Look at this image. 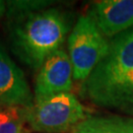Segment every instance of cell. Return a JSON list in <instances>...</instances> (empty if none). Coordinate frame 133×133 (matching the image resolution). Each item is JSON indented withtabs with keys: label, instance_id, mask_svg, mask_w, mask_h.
<instances>
[{
	"label": "cell",
	"instance_id": "6da1fadb",
	"mask_svg": "<svg viewBox=\"0 0 133 133\" xmlns=\"http://www.w3.org/2000/svg\"><path fill=\"white\" fill-rule=\"evenodd\" d=\"M84 91L98 105L133 112V28L119 34L87 78Z\"/></svg>",
	"mask_w": 133,
	"mask_h": 133
},
{
	"label": "cell",
	"instance_id": "7a4b0ae2",
	"mask_svg": "<svg viewBox=\"0 0 133 133\" xmlns=\"http://www.w3.org/2000/svg\"><path fill=\"white\" fill-rule=\"evenodd\" d=\"M68 32L64 16L54 9L36 12L20 20L11 33L14 52L33 68H41L59 49Z\"/></svg>",
	"mask_w": 133,
	"mask_h": 133
},
{
	"label": "cell",
	"instance_id": "3957f363",
	"mask_svg": "<svg viewBox=\"0 0 133 133\" xmlns=\"http://www.w3.org/2000/svg\"><path fill=\"white\" fill-rule=\"evenodd\" d=\"M68 48L74 79L86 81L108 54L109 43L90 16H82L69 36Z\"/></svg>",
	"mask_w": 133,
	"mask_h": 133
},
{
	"label": "cell",
	"instance_id": "277c9868",
	"mask_svg": "<svg viewBox=\"0 0 133 133\" xmlns=\"http://www.w3.org/2000/svg\"><path fill=\"white\" fill-rule=\"evenodd\" d=\"M83 105L71 93H61L36 102L28 109L27 121L38 132L63 133L85 119Z\"/></svg>",
	"mask_w": 133,
	"mask_h": 133
},
{
	"label": "cell",
	"instance_id": "5b68a950",
	"mask_svg": "<svg viewBox=\"0 0 133 133\" xmlns=\"http://www.w3.org/2000/svg\"><path fill=\"white\" fill-rule=\"evenodd\" d=\"M73 67L70 57L63 49H58L44 60L36 81V102L61 93H69L72 88Z\"/></svg>",
	"mask_w": 133,
	"mask_h": 133
},
{
	"label": "cell",
	"instance_id": "8992f818",
	"mask_svg": "<svg viewBox=\"0 0 133 133\" xmlns=\"http://www.w3.org/2000/svg\"><path fill=\"white\" fill-rule=\"evenodd\" d=\"M89 16L103 35L114 37L133 26V0L97 1Z\"/></svg>",
	"mask_w": 133,
	"mask_h": 133
},
{
	"label": "cell",
	"instance_id": "52a82bcc",
	"mask_svg": "<svg viewBox=\"0 0 133 133\" xmlns=\"http://www.w3.org/2000/svg\"><path fill=\"white\" fill-rule=\"evenodd\" d=\"M31 100L24 73L0 45V105L29 108Z\"/></svg>",
	"mask_w": 133,
	"mask_h": 133
},
{
	"label": "cell",
	"instance_id": "ba28073f",
	"mask_svg": "<svg viewBox=\"0 0 133 133\" xmlns=\"http://www.w3.org/2000/svg\"><path fill=\"white\" fill-rule=\"evenodd\" d=\"M72 133H130L126 118L118 116H93L85 118Z\"/></svg>",
	"mask_w": 133,
	"mask_h": 133
},
{
	"label": "cell",
	"instance_id": "9c48e42d",
	"mask_svg": "<svg viewBox=\"0 0 133 133\" xmlns=\"http://www.w3.org/2000/svg\"><path fill=\"white\" fill-rule=\"evenodd\" d=\"M27 115L22 105H0V133H24Z\"/></svg>",
	"mask_w": 133,
	"mask_h": 133
},
{
	"label": "cell",
	"instance_id": "30bf717a",
	"mask_svg": "<svg viewBox=\"0 0 133 133\" xmlns=\"http://www.w3.org/2000/svg\"><path fill=\"white\" fill-rule=\"evenodd\" d=\"M48 5L45 1H13V2H7V6H9L10 11L14 10L15 8H19V11L22 12L25 8H28V11L42 8L43 6Z\"/></svg>",
	"mask_w": 133,
	"mask_h": 133
},
{
	"label": "cell",
	"instance_id": "8fae6325",
	"mask_svg": "<svg viewBox=\"0 0 133 133\" xmlns=\"http://www.w3.org/2000/svg\"><path fill=\"white\" fill-rule=\"evenodd\" d=\"M5 10H6V4H5L4 1H1L0 0V18L4 15Z\"/></svg>",
	"mask_w": 133,
	"mask_h": 133
},
{
	"label": "cell",
	"instance_id": "7c38bea8",
	"mask_svg": "<svg viewBox=\"0 0 133 133\" xmlns=\"http://www.w3.org/2000/svg\"><path fill=\"white\" fill-rule=\"evenodd\" d=\"M127 121V125H128L129 132L133 133V118H126Z\"/></svg>",
	"mask_w": 133,
	"mask_h": 133
}]
</instances>
